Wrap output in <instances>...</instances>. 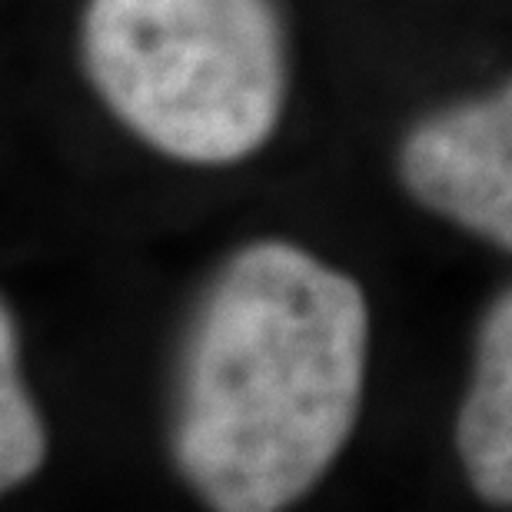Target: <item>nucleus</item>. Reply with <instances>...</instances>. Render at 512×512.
<instances>
[{
    "instance_id": "1",
    "label": "nucleus",
    "mask_w": 512,
    "mask_h": 512,
    "mask_svg": "<svg viewBox=\"0 0 512 512\" xmlns=\"http://www.w3.org/2000/svg\"><path fill=\"white\" fill-rule=\"evenodd\" d=\"M373 313L363 283L293 240L213 273L183 340L170 456L220 512H280L340 463L363 416Z\"/></svg>"
},
{
    "instance_id": "2",
    "label": "nucleus",
    "mask_w": 512,
    "mask_h": 512,
    "mask_svg": "<svg viewBox=\"0 0 512 512\" xmlns=\"http://www.w3.org/2000/svg\"><path fill=\"white\" fill-rule=\"evenodd\" d=\"M80 64L100 107L180 167H237L290 107L280 0H87Z\"/></svg>"
},
{
    "instance_id": "3",
    "label": "nucleus",
    "mask_w": 512,
    "mask_h": 512,
    "mask_svg": "<svg viewBox=\"0 0 512 512\" xmlns=\"http://www.w3.org/2000/svg\"><path fill=\"white\" fill-rule=\"evenodd\" d=\"M399 183L426 213L512 253V74L406 130Z\"/></svg>"
},
{
    "instance_id": "4",
    "label": "nucleus",
    "mask_w": 512,
    "mask_h": 512,
    "mask_svg": "<svg viewBox=\"0 0 512 512\" xmlns=\"http://www.w3.org/2000/svg\"><path fill=\"white\" fill-rule=\"evenodd\" d=\"M453 439L469 489L483 503L512 506V286L479 320Z\"/></svg>"
},
{
    "instance_id": "5",
    "label": "nucleus",
    "mask_w": 512,
    "mask_h": 512,
    "mask_svg": "<svg viewBox=\"0 0 512 512\" xmlns=\"http://www.w3.org/2000/svg\"><path fill=\"white\" fill-rule=\"evenodd\" d=\"M50 436L20 363V330L10 306L0 313V489L27 486L47 466Z\"/></svg>"
}]
</instances>
